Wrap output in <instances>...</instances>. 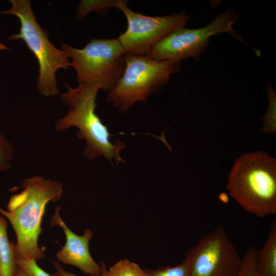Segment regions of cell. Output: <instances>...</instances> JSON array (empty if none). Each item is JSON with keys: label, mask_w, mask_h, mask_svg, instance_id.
I'll return each instance as SVG.
<instances>
[{"label": "cell", "mask_w": 276, "mask_h": 276, "mask_svg": "<svg viewBox=\"0 0 276 276\" xmlns=\"http://www.w3.org/2000/svg\"><path fill=\"white\" fill-rule=\"evenodd\" d=\"M62 192L61 182L34 176L25 179L22 190L10 197L7 211L0 208V213L9 220L16 235V259L36 261L45 257L38 243L41 221L46 205L59 200Z\"/></svg>", "instance_id": "6da1fadb"}, {"label": "cell", "mask_w": 276, "mask_h": 276, "mask_svg": "<svg viewBox=\"0 0 276 276\" xmlns=\"http://www.w3.org/2000/svg\"><path fill=\"white\" fill-rule=\"evenodd\" d=\"M67 90L60 98L68 105L69 110L55 124V130L63 132L71 127L78 129L77 136L86 142L84 155L88 159L103 156L110 162H123L120 155L125 145L120 141L112 143L110 133L96 114L98 87L78 84L73 88L66 84Z\"/></svg>", "instance_id": "7a4b0ae2"}, {"label": "cell", "mask_w": 276, "mask_h": 276, "mask_svg": "<svg viewBox=\"0 0 276 276\" xmlns=\"http://www.w3.org/2000/svg\"><path fill=\"white\" fill-rule=\"evenodd\" d=\"M231 196L247 212L263 218L276 213V160L257 151L242 155L228 175Z\"/></svg>", "instance_id": "3957f363"}, {"label": "cell", "mask_w": 276, "mask_h": 276, "mask_svg": "<svg viewBox=\"0 0 276 276\" xmlns=\"http://www.w3.org/2000/svg\"><path fill=\"white\" fill-rule=\"evenodd\" d=\"M11 7L0 11V14L13 15L20 21L19 32L8 39L23 40L37 60L39 70L37 88L45 97L59 93L56 76L58 70H66L70 59L66 53L55 47L50 41L48 32L38 23L29 0H10Z\"/></svg>", "instance_id": "277c9868"}, {"label": "cell", "mask_w": 276, "mask_h": 276, "mask_svg": "<svg viewBox=\"0 0 276 276\" xmlns=\"http://www.w3.org/2000/svg\"><path fill=\"white\" fill-rule=\"evenodd\" d=\"M61 45L72 60L70 66L76 70L78 84L109 91L124 72L126 53L117 38L93 39L80 49L65 43Z\"/></svg>", "instance_id": "5b68a950"}, {"label": "cell", "mask_w": 276, "mask_h": 276, "mask_svg": "<svg viewBox=\"0 0 276 276\" xmlns=\"http://www.w3.org/2000/svg\"><path fill=\"white\" fill-rule=\"evenodd\" d=\"M179 63L126 54L124 72L109 91L107 100L122 111L137 101H146L151 93L167 83L170 75L178 71Z\"/></svg>", "instance_id": "8992f818"}, {"label": "cell", "mask_w": 276, "mask_h": 276, "mask_svg": "<svg viewBox=\"0 0 276 276\" xmlns=\"http://www.w3.org/2000/svg\"><path fill=\"white\" fill-rule=\"evenodd\" d=\"M237 19L236 12L229 10L217 15L206 27L195 29L180 28L155 44L146 56L158 61L179 62L190 57L197 59L214 35L228 32L239 39L233 29Z\"/></svg>", "instance_id": "52a82bcc"}, {"label": "cell", "mask_w": 276, "mask_h": 276, "mask_svg": "<svg viewBox=\"0 0 276 276\" xmlns=\"http://www.w3.org/2000/svg\"><path fill=\"white\" fill-rule=\"evenodd\" d=\"M188 276H237L242 258L222 225L202 236L187 252Z\"/></svg>", "instance_id": "ba28073f"}, {"label": "cell", "mask_w": 276, "mask_h": 276, "mask_svg": "<svg viewBox=\"0 0 276 276\" xmlns=\"http://www.w3.org/2000/svg\"><path fill=\"white\" fill-rule=\"evenodd\" d=\"M114 8L120 10L127 21L126 31L117 38L127 54L146 55L164 37L183 27L191 17L184 13L150 16L135 12L125 1L116 0Z\"/></svg>", "instance_id": "9c48e42d"}, {"label": "cell", "mask_w": 276, "mask_h": 276, "mask_svg": "<svg viewBox=\"0 0 276 276\" xmlns=\"http://www.w3.org/2000/svg\"><path fill=\"white\" fill-rule=\"evenodd\" d=\"M60 226L66 236V243L56 254L57 259L63 263L77 267L84 273L93 275L101 271V265L91 257L89 249V242L93 237V232L89 228L85 229L82 236L71 231L62 220L57 208L53 215L51 225Z\"/></svg>", "instance_id": "30bf717a"}, {"label": "cell", "mask_w": 276, "mask_h": 276, "mask_svg": "<svg viewBox=\"0 0 276 276\" xmlns=\"http://www.w3.org/2000/svg\"><path fill=\"white\" fill-rule=\"evenodd\" d=\"M256 270L259 276H276V221L270 226L267 237L256 259Z\"/></svg>", "instance_id": "8fae6325"}, {"label": "cell", "mask_w": 276, "mask_h": 276, "mask_svg": "<svg viewBox=\"0 0 276 276\" xmlns=\"http://www.w3.org/2000/svg\"><path fill=\"white\" fill-rule=\"evenodd\" d=\"M14 248L8 239L7 222L0 216V276H14L17 267Z\"/></svg>", "instance_id": "7c38bea8"}, {"label": "cell", "mask_w": 276, "mask_h": 276, "mask_svg": "<svg viewBox=\"0 0 276 276\" xmlns=\"http://www.w3.org/2000/svg\"><path fill=\"white\" fill-rule=\"evenodd\" d=\"M108 276H147L145 269L127 259L118 261L108 270Z\"/></svg>", "instance_id": "4fadbf2b"}, {"label": "cell", "mask_w": 276, "mask_h": 276, "mask_svg": "<svg viewBox=\"0 0 276 276\" xmlns=\"http://www.w3.org/2000/svg\"><path fill=\"white\" fill-rule=\"evenodd\" d=\"M115 1H82L79 4L77 9V16L80 19L82 18L88 13L96 11L104 12L110 8H114Z\"/></svg>", "instance_id": "5bb4252c"}, {"label": "cell", "mask_w": 276, "mask_h": 276, "mask_svg": "<svg viewBox=\"0 0 276 276\" xmlns=\"http://www.w3.org/2000/svg\"><path fill=\"white\" fill-rule=\"evenodd\" d=\"M257 249L250 246L242 258L240 270L237 276H259L256 268Z\"/></svg>", "instance_id": "9a60e30c"}, {"label": "cell", "mask_w": 276, "mask_h": 276, "mask_svg": "<svg viewBox=\"0 0 276 276\" xmlns=\"http://www.w3.org/2000/svg\"><path fill=\"white\" fill-rule=\"evenodd\" d=\"M267 93L269 105L265 118V124L262 129L266 133H273L275 131V93L270 85H268Z\"/></svg>", "instance_id": "2e32d148"}, {"label": "cell", "mask_w": 276, "mask_h": 276, "mask_svg": "<svg viewBox=\"0 0 276 276\" xmlns=\"http://www.w3.org/2000/svg\"><path fill=\"white\" fill-rule=\"evenodd\" d=\"M145 270L147 276H188V268L185 260L176 266Z\"/></svg>", "instance_id": "e0dca14e"}, {"label": "cell", "mask_w": 276, "mask_h": 276, "mask_svg": "<svg viewBox=\"0 0 276 276\" xmlns=\"http://www.w3.org/2000/svg\"><path fill=\"white\" fill-rule=\"evenodd\" d=\"M14 148L7 140L0 141V173L9 170L14 158Z\"/></svg>", "instance_id": "ac0fdd59"}, {"label": "cell", "mask_w": 276, "mask_h": 276, "mask_svg": "<svg viewBox=\"0 0 276 276\" xmlns=\"http://www.w3.org/2000/svg\"><path fill=\"white\" fill-rule=\"evenodd\" d=\"M16 262L30 276H51L37 265L34 259H16Z\"/></svg>", "instance_id": "d6986e66"}, {"label": "cell", "mask_w": 276, "mask_h": 276, "mask_svg": "<svg viewBox=\"0 0 276 276\" xmlns=\"http://www.w3.org/2000/svg\"><path fill=\"white\" fill-rule=\"evenodd\" d=\"M52 262L56 271L52 276H78L72 272L65 270L58 261H53ZM100 265L101 271L98 273L90 275V276H108V270L106 268L105 263L102 262Z\"/></svg>", "instance_id": "ffe728a7"}, {"label": "cell", "mask_w": 276, "mask_h": 276, "mask_svg": "<svg viewBox=\"0 0 276 276\" xmlns=\"http://www.w3.org/2000/svg\"><path fill=\"white\" fill-rule=\"evenodd\" d=\"M14 276H30L22 268L17 265Z\"/></svg>", "instance_id": "44dd1931"}, {"label": "cell", "mask_w": 276, "mask_h": 276, "mask_svg": "<svg viewBox=\"0 0 276 276\" xmlns=\"http://www.w3.org/2000/svg\"><path fill=\"white\" fill-rule=\"evenodd\" d=\"M7 49V47L5 45L0 42V50H6Z\"/></svg>", "instance_id": "7402d4cb"}, {"label": "cell", "mask_w": 276, "mask_h": 276, "mask_svg": "<svg viewBox=\"0 0 276 276\" xmlns=\"http://www.w3.org/2000/svg\"><path fill=\"white\" fill-rule=\"evenodd\" d=\"M6 140V139L4 136V135L3 134L2 132H1L0 130V141H5Z\"/></svg>", "instance_id": "603a6c76"}]
</instances>
